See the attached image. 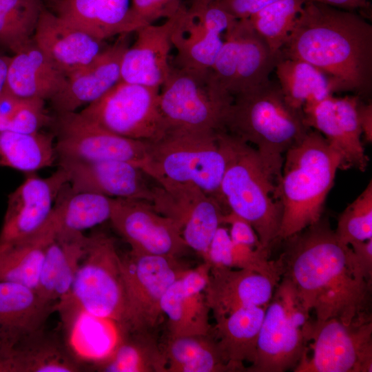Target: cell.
Returning a JSON list of instances; mask_svg holds the SVG:
<instances>
[{
    "instance_id": "obj_37",
    "label": "cell",
    "mask_w": 372,
    "mask_h": 372,
    "mask_svg": "<svg viewBox=\"0 0 372 372\" xmlns=\"http://www.w3.org/2000/svg\"><path fill=\"white\" fill-rule=\"evenodd\" d=\"M306 0H277L248 19L273 54H280Z\"/></svg>"
},
{
    "instance_id": "obj_44",
    "label": "cell",
    "mask_w": 372,
    "mask_h": 372,
    "mask_svg": "<svg viewBox=\"0 0 372 372\" xmlns=\"http://www.w3.org/2000/svg\"><path fill=\"white\" fill-rule=\"evenodd\" d=\"M231 247L229 229L222 224L217 229L203 261L207 262L210 267L231 268Z\"/></svg>"
},
{
    "instance_id": "obj_33",
    "label": "cell",
    "mask_w": 372,
    "mask_h": 372,
    "mask_svg": "<svg viewBox=\"0 0 372 372\" xmlns=\"http://www.w3.org/2000/svg\"><path fill=\"white\" fill-rule=\"evenodd\" d=\"M113 198L90 192H74L67 183L52 211L56 232H81L110 220Z\"/></svg>"
},
{
    "instance_id": "obj_43",
    "label": "cell",
    "mask_w": 372,
    "mask_h": 372,
    "mask_svg": "<svg viewBox=\"0 0 372 372\" xmlns=\"http://www.w3.org/2000/svg\"><path fill=\"white\" fill-rule=\"evenodd\" d=\"M130 0H97L98 23L103 39L132 33Z\"/></svg>"
},
{
    "instance_id": "obj_31",
    "label": "cell",
    "mask_w": 372,
    "mask_h": 372,
    "mask_svg": "<svg viewBox=\"0 0 372 372\" xmlns=\"http://www.w3.org/2000/svg\"><path fill=\"white\" fill-rule=\"evenodd\" d=\"M180 277L169 287L161 301L162 313L167 318L168 338L211 334L210 309L204 291L188 290Z\"/></svg>"
},
{
    "instance_id": "obj_5",
    "label": "cell",
    "mask_w": 372,
    "mask_h": 372,
    "mask_svg": "<svg viewBox=\"0 0 372 372\" xmlns=\"http://www.w3.org/2000/svg\"><path fill=\"white\" fill-rule=\"evenodd\" d=\"M227 152V165L220 183L221 203L247 220L263 247L278 240L282 220L278 194L280 178L263 161L256 148L220 131Z\"/></svg>"
},
{
    "instance_id": "obj_20",
    "label": "cell",
    "mask_w": 372,
    "mask_h": 372,
    "mask_svg": "<svg viewBox=\"0 0 372 372\" xmlns=\"http://www.w3.org/2000/svg\"><path fill=\"white\" fill-rule=\"evenodd\" d=\"M74 192H90L112 198L150 202L152 188L143 170L133 163L117 161H80L60 159Z\"/></svg>"
},
{
    "instance_id": "obj_49",
    "label": "cell",
    "mask_w": 372,
    "mask_h": 372,
    "mask_svg": "<svg viewBox=\"0 0 372 372\" xmlns=\"http://www.w3.org/2000/svg\"><path fill=\"white\" fill-rule=\"evenodd\" d=\"M320 2L339 9L354 11L359 10L364 12L369 9L367 0H309Z\"/></svg>"
},
{
    "instance_id": "obj_34",
    "label": "cell",
    "mask_w": 372,
    "mask_h": 372,
    "mask_svg": "<svg viewBox=\"0 0 372 372\" xmlns=\"http://www.w3.org/2000/svg\"><path fill=\"white\" fill-rule=\"evenodd\" d=\"M56 161L53 134L0 132V166L30 174L51 167Z\"/></svg>"
},
{
    "instance_id": "obj_42",
    "label": "cell",
    "mask_w": 372,
    "mask_h": 372,
    "mask_svg": "<svg viewBox=\"0 0 372 372\" xmlns=\"http://www.w3.org/2000/svg\"><path fill=\"white\" fill-rule=\"evenodd\" d=\"M269 253L266 248L232 242L231 268L256 271L278 282L281 279L280 268L276 260L269 259Z\"/></svg>"
},
{
    "instance_id": "obj_47",
    "label": "cell",
    "mask_w": 372,
    "mask_h": 372,
    "mask_svg": "<svg viewBox=\"0 0 372 372\" xmlns=\"http://www.w3.org/2000/svg\"><path fill=\"white\" fill-rule=\"evenodd\" d=\"M349 246L365 276L372 280V238L354 242Z\"/></svg>"
},
{
    "instance_id": "obj_9",
    "label": "cell",
    "mask_w": 372,
    "mask_h": 372,
    "mask_svg": "<svg viewBox=\"0 0 372 372\" xmlns=\"http://www.w3.org/2000/svg\"><path fill=\"white\" fill-rule=\"evenodd\" d=\"M65 296L88 315L122 325L125 291L120 255L112 237L103 232L88 236L85 254Z\"/></svg>"
},
{
    "instance_id": "obj_19",
    "label": "cell",
    "mask_w": 372,
    "mask_h": 372,
    "mask_svg": "<svg viewBox=\"0 0 372 372\" xmlns=\"http://www.w3.org/2000/svg\"><path fill=\"white\" fill-rule=\"evenodd\" d=\"M358 96H329L306 104L303 114L308 126L320 132L338 154L342 169L364 172L369 157L362 142Z\"/></svg>"
},
{
    "instance_id": "obj_2",
    "label": "cell",
    "mask_w": 372,
    "mask_h": 372,
    "mask_svg": "<svg viewBox=\"0 0 372 372\" xmlns=\"http://www.w3.org/2000/svg\"><path fill=\"white\" fill-rule=\"evenodd\" d=\"M280 52L316 66L341 92L371 90L372 25L361 14L306 0Z\"/></svg>"
},
{
    "instance_id": "obj_7",
    "label": "cell",
    "mask_w": 372,
    "mask_h": 372,
    "mask_svg": "<svg viewBox=\"0 0 372 372\" xmlns=\"http://www.w3.org/2000/svg\"><path fill=\"white\" fill-rule=\"evenodd\" d=\"M233 98L211 69L171 65L160 87L159 106L169 131L217 132L223 131L224 118Z\"/></svg>"
},
{
    "instance_id": "obj_6",
    "label": "cell",
    "mask_w": 372,
    "mask_h": 372,
    "mask_svg": "<svg viewBox=\"0 0 372 372\" xmlns=\"http://www.w3.org/2000/svg\"><path fill=\"white\" fill-rule=\"evenodd\" d=\"M226 165L220 131H169L160 140L149 143L139 167L154 183L194 185L223 206L220 187Z\"/></svg>"
},
{
    "instance_id": "obj_38",
    "label": "cell",
    "mask_w": 372,
    "mask_h": 372,
    "mask_svg": "<svg viewBox=\"0 0 372 372\" xmlns=\"http://www.w3.org/2000/svg\"><path fill=\"white\" fill-rule=\"evenodd\" d=\"M335 234L340 242H352L372 238V181L340 215Z\"/></svg>"
},
{
    "instance_id": "obj_41",
    "label": "cell",
    "mask_w": 372,
    "mask_h": 372,
    "mask_svg": "<svg viewBox=\"0 0 372 372\" xmlns=\"http://www.w3.org/2000/svg\"><path fill=\"white\" fill-rule=\"evenodd\" d=\"M183 7L180 0H131L129 21L132 32L158 19L175 17Z\"/></svg>"
},
{
    "instance_id": "obj_26",
    "label": "cell",
    "mask_w": 372,
    "mask_h": 372,
    "mask_svg": "<svg viewBox=\"0 0 372 372\" xmlns=\"http://www.w3.org/2000/svg\"><path fill=\"white\" fill-rule=\"evenodd\" d=\"M65 80L32 41L11 56L3 91L20 99L50 100Z\"/></svg>"
},
{
    "instance_id": "obj_32",
    "label": "cell",
    "mask_w": 372,
    "mask_h": 372,
    "mask_svg": "<svg viewBox=\"0 0 372 372\" xmlns=\"http://www.w3.org/2000/svg\"><path fill=\"white\" fill-rule=\"evenodd\" d=\"M56 231L52 213L47 225L35 236L0 247V281L17 282L36 290L46 248Z\"/></svg>"
},
{
    "instance_id": "obj_11",
    "label": "cell",
    "mask_w": 372,
    "mask_h": 372,
    "mask_svg": "<svg viewBox=\"0 0 372 372\" xmlns=\"http://www.w3.org/2000/svg\"><path fill=\"white\" fill-rule=\"evenodd\" d=\"M159 91L121 80L80 113L117 135L154 143L169 131L160 110Z\"/></svg>"
},
{
    "instance_id": "obj_46",
    "label": "cell",
    "mask_w": 372,
    "mask_h": 372,
    "mask_svg": "<svg viewBox=\"0 0 372 372\" xmlns=\"http://www.w3.org/2000/svg\"><path fill=\"white\" fill-rule=\"evenodd\" d=\"M277 0H217L216 3L237 19H249Z\"/></svg>"
},
{
    "instance_id": "obj_51",
    "label": "cell",
    "mask_w": 372,
    "mask_h": 372,
    "mask_svg": "<svg viewBox=\"0 0 372 372\" xmlns=\"http://www.w3.org/2000/svg\"><path fill=\"white\" fill-rule=\"evenodd\" d=\"M197 1H201V2H203V3H209L216 1L217 0H197Z\"/></svg>"
},
{
    "instance_id": "obj_22",
    "label": "cell",
    "mask_w": 372,
    "mask_h": 372,
    "mask_svg": "<svg viewBox=\"0 0 372 372\" xmlns=\"http://www.w3.org/2000/svg\"><path fill=\"white\" fill-rule=\"evenodd\" d=\"M129 34L119 35L90 63L66 76L64 85L49 100L55 114L76 112L121 81V61L129 46Z\"/></svg>"
},
{
    "instance_id": "obj_36",
    "label": "cell",
    "mask_w": 372,
    "mask_h": 372,
    "mask_svg": "<svg viewBox=\"0 0 372 372\" xmlns=\"http://www.w3.org/2000/svg\"><path fill=\"white\" fill-rule=\"evenodd\" d=\"M42 0H0V48L15 54L33 41Z\"/></svg>"
},
{
    "instance_id": "obj_15",
    "label": "cell",
    "mask_w": 372,
    "mask_h": 372,
    "mask_svg": "<svg viewBox=\"0 0 372 372\" xmlns=\"http://www.w3.org/2000/svg\"><path fill=\"white\" fill-rule=\"evenodd\" d=\"M150 203L178 225L188 247L204 260L226 212L221 204L194 185L169 183H154Z\"/></svg>"
},
{
    "instance_id": "obj_12",
    "label": "cell",
    "mask_w": 372,
    "mask_h": 372,
    "mask_svg": "<svg viewBox=\"0 0 372 372\" xmlns=\"http://www.w3.org/2000/svg\"><path fill=\"white\" fill-rule=\"evenodd\" d=\"M311 355L294 372H371V315L345 324L333 318L313 323ZM310 340V341H311Z\"/></svg>"
},
{
    "instance_id": "obj_4",
    "label": "cell",
    "mask_w": 372,
    "mask_h": 372,
    "mask_svg": "<svg viewBox=\"0 0 372 372\" xmlns=\"http://www.w3.org/2000/svg\"><path fill=\"white\" fill-rule=\"evenodd\" d=\"M311 130L303 112L285 101L278 83L271 81L234 96L223 131L256 147L271 171L280 178L285 154Z\"/></svg>"
},
{
    "instance_id": "obj_48",
    "label": "cell",
    "mask_w": 372,
    "mask_h": 372,
    "mask_svg": "<svg viewBox=\"0 0 372 372\" xmlns=\"http://www.w3.org/2000/svg\"><path fill=\"white\" fill-rule=\"evenodd\" d=\"M358 114L362 136L368 143L372 142V103H363L360 101L358 105Z\"/></svg>"
},
{
    "instance_id": "obj_8",
    "label": "cell",
    "mask_w": 372,
    "mask_h": 372,
    "mask_svg": "<svg viewBox=\"0 0 372 372\" xmlns=\"http://www.w3.org/2000/svg\"><path fill=\"white\" fill-rule=\"evenodd\" d=\"M293 283L281 277L265 309L250 372L294 369L307 350L313 323Z\"/></svg>"
},
{
    "instance_id": "obj_30",
    "label": "cell",
    "mask_w": 372,
    "mask_h": 372,
    "mask_svg": "<svg viewBox=\"0 0 372 372\" xmlns=\"http://www.w3.org/2000/svg\"><path fill=\"white\" fill-rule=\"evenodd\" d=\"M274 70L285 101L298 111L303 112L304 106L310 102L341 91L331 77L302 60L281 55Z\"/></svg>"
},
{
    "instance_id": "obj_1",
    "label": "cell",
    "mask_w": 372,
    "mask_h": 372,
    "mask_svg": "<svg viewBox=\"0 0 372 372\" xmlns=\"http://www.w3.org/2000/svg\"><path fill=\"white\" fill-rule=\"evenodd\" d=\"M276 260L281 277L293 285L315 322L338 319L345 324L370 316L369 280L352 249L339 242L327 218H321L284 240Z\"/></svg>"
},
{
    "instance_id": "obj_13",
    "label": "cell",
    "mask_w": 372,
    "mask_h": 372,
    "mask_svg": "<svg viewBox=\"0 0 372 372\" xmlns=\"http://www.w3.org/2000/svg\"><path fill=\"white\" fill-rule=\"evenodd\" d=\"M280 56L271 52L248 19H236L225 32L211 70L234 97L269 81Z\"/></svg>"
},
{
    "instance_id": "obj_28",
    "label": "cell",
    "mask_w": 372,
    "mask_h": 372,
    "mask_svg": "<svg viewBox=\"0 0 372 372\" xmlns=\"http://www.w3.org/2000/svg\"><path fill=\"white\" fill-rule=\"evenodd\" d=\"M265 309L240 308L216 320L212 334L223 358L236 371H247L243 363L254 361Z\"/></svg>"
},
{
    "instance_id": "obj_16",
    "label": "cell",
    "mask_w": 372,
    "mask_h": 372,
    "mask_svg": "<svg viewBox=\"0 0 372 372\" xmlns=\"http://www.w3.org/2000/svg\"><path fill=\"white\" fill-rule=\"evenodd\" d=\"M216 1L195 0L176 17L171 41L176 50L175 65L195 70L211 69L223 45L225 32L236 20Z\"/></svg>"
},
{
    "instance_id": "obj_27",
    "label": "cell",
    "mask_w": 372,
    "mask_h": 372,
    "mask_svg": "<svg viewBox=\"0 0 372 372\" xmlns=\"http://www.w3.org/2000/svg\"><path fill=\"white\" fill-rule=\"evenodd\" d=\"M55 304L44 301L32 288L0 281V342H14L44 328Z\"/></svg>"
},
{
    "instance_id": "obj_10",
    "label": "cell",
    "mask_w": 372,
    "mask_h": 372,
    "mask_svg": "<svg viewBox=\"0 0 372 372\" xmlns=\"http://www.w3.org/2000/svg\"><path fill=\"white\" fill-rule=\"evenodd\" d=\"M125 298L123 331H154L163 315L161 298L188 269L178 258L147 255L131 250L120 256Z\"/></svg>"
},
{
    "instance_id": "obj_21",
    "label": "cell",
    "mask_w": 372,
    "mask_h": 372,
    "mask_svg": "<svg viewBox=\"0 0 372 372\" xmlns=\"http://www.w3.org/2000/svg\"><path fill=\"white\" fill-rule=\"evenodd\" d=\"M90 367L57 332L45 327L0 342V372H81Z\"/></svg>"
},
{
    "instance_id": "obj_17",
    "label": "cell",
    "mask_w": 372,
    "mask_h": 372,
    "mask_svg": "<svg viewBox=\"0 0 372 372\" xmlns=\"http://www.w3.org/2000/svg\"><path fill=\"white\" fill-rule=\"evenodd\" d=\"M110 220L134 251L179 258L190 249L178 225L149 201L113 198Z\"/></svg>"
},
{
    "instance_id": "obj_45",
    "label": "cell",
    "mask_w": 372,
    "mask_h": 372,
    "mask_svg": "<svg viewBox=\"0 0 372 372\" xmlns=\"http://www.w3.org/2000/svg\"><path fill=\"white\" fill-rule=\"evenodd\" d=\"M222 224L229 226L228 229L233 243L242 244L256 248L263 247L256 231L245 218L234 212L227 211L222 217Z\"/></svg>"
},
{
    "instance_id": "obj_35",
    "label": "cell",
    "mask_w": 372,
    "mask_h": 372,
    "mask_svg": "<svg viewBox=\"0 0 372 372\" xmlns=\"http://www.w3.org/2000/svg\"><path fill=\"white\" fill-rule=\"evenodd\" d=\"M167 372H233L223 358L212 333L168 338L164 349Z\"/></svg>"
},
{
    "instance_id": "obj_23",
    "label": "cell",
    "mask_w": 372,
    "mask_h": 372,
    "mask_svg": "<svg viewBox=\"0 0 372 372\" xmlns=\"http://www.w3.org/2000/svg\"><path fill=\"white\" fill-rule=\"evenodd\" d=\"M177 14L162 24L147 25L135 32L134 42L128 46L122 57L121 81L161 87L171 68V35Z\"/></svg>"
},
{
    "instance_id": "obj_25",
    "label": "cell",
    "mask_w": 372,
    "mask_h": 372,
    "mask_svg": "<svg viewBox=\"0 0 372 372\" xmlns=\"http://www.w3.org/2000/svg\"><path fill=\"white\" fill-rule=\"evenodd\" d=\"M278 282L248 269L210 267L204 293L216 320L240 308L267 307Z\"/></svg>"
},
{
    "instance_id": "obj_24",
    "label": "cell",
    "mask_w": 372,
    "mask_h": 372,
    "mask_svg": "<svg viewBox=\"0 0 372 372\" xmlns=\"http://www.w3.org/2000/svg\"><path fill=\"white\" fill-rule=\"evenodd\" d=\"M33 41L52 65L65 76L94 60L103 41L68 25L43 7Z\"/></svg>"
},
{
    "instance_id": "obj_39",
    "label": "cell",
    "mask_w": 372,
    "mask_h": 372,
    "mask_svg": "<svg viewBox=\"0 0 372 372\" xmlns=\"http://www.w3.org/2000/svg\"><path fill=\"white\" fill-rule=\"evenodd\" d=\"M65 255V238L56 233L46 248L36 289L38 295L46 302L56 303L54 291Z\"/></svg>"
},
{
    "instance_id": "obj_18",
    "label": "cell",
    "mask_w": 372,
    "mask_h": 372,
    "mask_svg": "<svg viewBox=\"0 0 372 372\" xmlns=\"http://www.w3.org/2000/svg\"><path fill=\"white\" fill-rule=\"evenodd\" d=\"M68 183L64 169H58L46 178L30 173L9 196L0 231V247L30 238L48 223L56 200Z\"/></svg>"
},
{
    "instance_id": "obj_40",
    "label": "cell",
    "mask_w": 372,
    "mask_h": 372,
    "mask_svg": "<svg viewBox=\"0 0 372 372\" xmlns=\"http://www.w3.org/2000/svg\"><path fill=\"white\" fill-rule=\"evenodd\" d=\"M55 14L72 27L104 41L97 19V0H53Z\"/></svg>"
},
{
    "instance_id": "obj_14",
    "label": "cell",
    "mask_w": 372,
    "mask_h": 372,
    "mask_svg": "<svg viewBox=\"0 0 372 372\" xmlns=\"http://www.w3.org/2000/svg\"><path fill=\"white\" fill-rule=\"evenodd\" d=\"M50 125L54 130L56 160H117L139 167L147 154L149 143L112 133L80 112L55 114Z\"/></svg>"
},
{
    "instance_id": "obj_29",
    "label": "cell",
    "mask_w": 372,
    "mask_h": 372,
    "mask_svg": "<svg viewBox=\"0 0 372 372\" xmlns=\"http://www.w3.org/2000/svg\"><path fill=\"white\" fill-rule=\"evenodd\" d=\"M166 355L154 331H123L112 352L91 367L100 372H167Z\"/></svg>"
},
{
    "instance_id": "obj_3",
    "label": "cell",
    "mask_w": 372,
    "mask_h": 372,
    "mask_svg": "<svg viewBox=\"0 0 372 372\" xmlns=\"http://www.w3.org/2000/svg\"><path fill=\"white\" fill-rule=\"evenodd\" d=\"M338 154L311 129L285 154L278 188L282 220L278 240H284L321 218L338 169Z\"/></svg>"
},
{
    "instance_id": "obj_50",
    "label": "cell",
    "mask_w": 372,
    "mask_h": 372,
    "mask_svg": "<svg viewBox=\"0 0 372 372\" xmlns=\"http://www.w3.org/2000/svg\"><path fill=\"white\" fill-rule=\"evenodd\" d=\"M11 56L3 54L0 51V94L5 85L7 71Z\"/></svg>"
}]
</instances>
